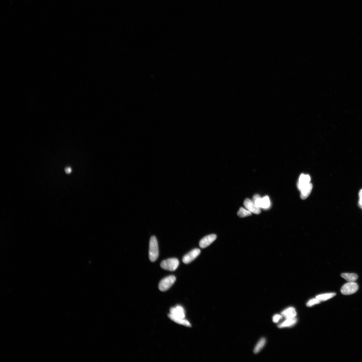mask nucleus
<instances>
[{"label":"nucleus","mask_w":362,"mask_h":362,"mask_svg":"<svg viewBox=\"0 0 362 362\" xmlns=\"http://www.w3.org/2000/svg\"><path fill=\"white\" fill-rule=\"evenodd\" d=\"M149 258L150 261L154 262L159 256V249L157 240L155 236H152L149 243Z\"/></svg>","instance_id":"obj_1"},{"label":"nucleus","mask_w":362,"mask_h":362,"mask_svg":"<svg viewBox=\"0 0 362 362\" xmlns=\"http://www.w3.org/2000/svg\"><path fill=\"white\" fill-rule=\"evenodd\" d=\"M179 260L176 258H170L164 260L161 263L160 266L163 269L173 271L179 265Z\"/></svg>","instance_id":"obj_2"},{"label":"nucleus","mask_w":362,"mask_h":362,"mask_svg":"<svg viewBox=\"0 0 362 362\" xmlns=\"http://www.w3.org/2000/svg\"><path fill=\"white\" fill-rule=\"evenodd\" d=\"M176 280V278L175 276L170 275L167 276L160 281L158 288L161 291H167L173 285Z\"/></svg>","instance_id":"obj_3"},{"label":"nucleus","mask_w":362,"mask_h":362,"mask_svg":"<svg viewBox=\"0 0 362 362\" xmlns=\"http://www.w3.org/2000/svg\"><path fill=\"white\" fill-rule=\"evenodd\" d=\"M358 286L355 282H348L344 284L341 289V293L344 295H350L355 293L358 290Z\"/></svg>","instance_id":"obj_4"},{"label":"nucleus","mask_w":362,"mask_h":362,"mask_svg":"<svg viewBox=\"0 0 362 362\" xmlns=\"http://www.w3.org/2000/svg\"><path fill=\"white\" fill-rule=\"evenodd\" d=\"M200 253L201 251L199 249H193L184 256L182 258V262L185 264H189L199 256Z\"/></svg>","instance_id":"obj_5"},{"label":"nucleus","mask_w":362,"mask_h":362,"mask_svg":"<svg viewBox=\"0 0 362 362\" xmlns=\"http://www.w3.org/2000/svg\"><path fill=\"white\" fill-rule=\"evenodd\" d=\"M170 315L176 318H185L186 313L183 307L180 305L172 307L170 309Z\"/></svg>","instance_id":"obj_6"},{"label":"nucleus","mask_w":362,"mask_h":362,"mask_svg":"<svg viewBox=\"0 0 362 362\" xmlns=\"http://www.w3.org/2000/svg\"><path fill=\"white\" fill-rule=\"evenodd\" d=\"M244 205L246 209L251 213L259 214L261 212L260 209L257 207L253 201L248 198H246L244 201Z\"/></svg>","instance_id":"obj_7"},{"label":"nucleus","mask_w":362,"mask_h":362,"mask_svg":"<svg viewBox=\"0 0 362 362\" xmlns=\"http://www.w3.org/2000/svg\"><path fill=\"white\" fill-rule=\"evenodd\" d=\"M217 236L215 234H212L206 236L201 240L199 243L200 247L204 248L207 247L213 243L216 240Z\"/></svg>","instance_id":"obj_8"},{"label":"nucleus","mask_w":362,"mask_h":362,"mask_svg":"<svg viewBox=\"0 0 362 362\" xmlns=\"http://www.w3.org/2000/svg\"><path fill=\"white\" fill-rule=\"evenodd\" d=\"M310 177L308 175L302 174L300 175L297 184L298 187L300 191L303 188L310 183Z\"/></svg>","instance_id":"obj_9"},{"label":"nucleus","mask_w":362,"mask_h":362,"mask_svg":"<svg viewBox=\"0 0 362 362\" xmlns=\"http://www.w3.org/2000/svg\"><path fill=\"white\" fill-rule=\"evenodd\" d=\"M281 315L286 319L295 318L297 315L296 310L293 307H289L284 310L281 313Z\"/></svg>","instance_id":"obj_10"},{"label":"nucleus","mask_w":362,"mask_h":362,"mask_svg":"<svg viewBox=\"0 0 362 362\" xmlns=\"http://www.w3.org/2000/svg\"><path fill=\"white\" fill-rule=\"evenodd\" d=\"M313 189V185L312 184L310 183L305 186L300 190V198L302 200H304L308 197L310 194Z\"/></svg>","instance_id":"obj_11"},{"label":"nucleus","mask_w":362,"mask_h":362,"mask_svg":"<svg viewBox=\"0 0 362 362\" xmlns=\"http://www.w3.org/2000/svg\"><path fill=\"white\" fill-rule=\"evenodd\" d=\"M168 316L169 318L171 320L175 322V323L177 324L187 327H191V324L188 321L186 320L185 318L183 319L175 317L170 315V314H169Z\"/></svg>","instance_id":"obj_12"},{"label":"nucleus","mask_w":362,"mask_h":362,"mask_svg":"<svg viewBox=\"0 0 362 362\" xmlns=\"http://www.w3.org/2000/svg\"><path fill=\"white\" fill-rule=\"evenodd\" d=\"M297 321V319L296 318L286 319V320L283 322L279 324L278 327L279 328H285V327H290L293 326L296 324Z\"/></svg>","instance_id":"obj_13"},{"label":"nucleus","mask_w":362,"mask_h":362,"mask_svg":"<svg viewBox=\"0 0 362 362\" xmlns=\"http://www.w3.org/2000/svg\"><path fill=\"white\" fill-rule=\"evenodd\" d=\"M341 276L349 282H355L358 278V275L355 273H343Z\"/></svg>","instance_id":"obj_14"},{"label":"nucleus","mask_w":362,"mask_h":362,"mask_svg":"<svg viewBox=\"0 0 362 362\" xmlns=\"http://www.w3.org/2000/svg\"><path fill=\"white\" fill-rule=\"evenodd\" d=\"M336 294L335 293H331L321 294L318 295L316 296V298L318 299L321 301H325L332 298V297L336 296Z\"/></svg>","instance_id":"obj_15"},{"label":"nucleus","mask_w":362,"mask_h":362,"mask_svg":"<svg viewBox=\"0 0 362 362\" xmlns=\"http://www.w3.org/2000/svg\"><path fill=\"white\" fill-rule=\"evenodd\" d=\"M270 206L271 202L269 197L268 196H265L262 198L261 209L266 210V209H269L270 207Z\"/></svg>","instance_id":"obj_16"},{"label":"nucleus","mask_w":362,"mask_h":362,"mask_svg":"<svg viewBox=\"0 0 362 362\" xmlns=\"http://www.w3.org/2000/svg\"><path fill=\"white\" fill-rule=\"evenodd\" d=\"M265 343H266V340H265V338H262V339H260L258 342L257 343L256 347H255L254 350V354L258 353L262 349V348L264 347Z\"/></svg>","instance_id":"obj_17"},{"label":"nucleus","mask_w":362,"mask_h":362,"mask_svg":"<svg viewBox=\"0 0 362 362\" xmlns=\"http://www.w3.org/2000/svg\"><path fill=\"white\" fill-rule=\"evenodd\" d=\"M237 215L239 217H241V218H244V217L251 215V213L248 210H246V209L243 207H241L238 211Z\"/></svg>","instance_id":"obj_18"},{"label":"nucleus","mask_w":362,"mask_h":362,"mask_svg":"<svg viewBox=\"0 0 362 362\" xmlns=\"http://www.w3.org/2000/svg\"><path fill=\"white\" fill-rule=\"evenodd\" d=\"M321 301L317 299H310L307 303V305L308 307H311L313 306L320 304Z\"/></svg>","instance_id":"obj_19"},{"label":"nucleus","mask_w":362,"mask_h":362,"mask_svg":"<svg viewBox=\"0 0 362 362\" xmlns=\"http://www.w3.org/2000/svg\"><path fill=\"white\" fill-rule=\"evenodd\" d=\"M282 315H281L278 314H276L273 316V322L275 323H277L282 318Z\"/></svg>","instance_id":"obj_20"},{"label":"nucleus","mask_w":362,"mask_h":362,"mask_svg":"<svg viewBox=\"0 0 362 362\" xmlns=\"http://www.w3.org/2000/svg\"><path fill=\"white\" fill-rule=\"evenodd\" d=\"M359 197H360V200H359V204L360 206H362V189L361 190L359 193Z\"/></svg>","instance_id":"obj_21"},{"label":"nucleus","mask_w":362,"mask_h":362,"mask_svg":"<svg viewBox=\"0 0 362 362\" xmlns=\"http://www.w3.org/2000/svg\"><path fill=\"white\" fill-rule=\"evenodd\" d=\"M71 171H72V170H71V169L70 168L68 167V168H66V169L65 172H66V173L67 174H69V173H70L71 172Z\"/></svg>","instance_id":"obj_22"}]
</instances>
